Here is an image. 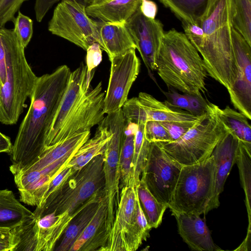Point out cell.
<instances>
[{
	"mask_svg": "<svg viewBox=\"0 0 251 251\" xmlns=\"http://www.w3.org/2000/svg\"><path fill=\"white\" fill-rule=\"evenodd\" d=\"M71 71L66 65L38 77L28 110L10 153L13 175L29 166L45 148L48 132L66 89Z\"/></svg>",
	"mask_w": 251,
	"mask_h": 251,
	"instance_id": "6da1fadb",
	"label": "cell"
},
{
	"mask_svg": "<svg viewBox=\"0 0 251 251\" xmlns=\"http://www.w3.org/2000/svg\"><path fill=\"white\" fill-rule=\"evenodd\" d=\"M197 24L204 33L199 53L207 74L228 91L237 72L231 37L230 0H209Z\"/></svg>",
	"mask_w": 251,
	"mask_h": 251,
	"instance_id": "7a4b0ae2",
	"label": "cell"
},
{
	"mask_svg": "<svg viewBox=\"0 0 251 251\" xmlns=\"http://www.w3.org/2000/svg\"><path fill=\"white\" fill-rule=\"evenodd\" d=\"M156 71L168 86L201 97L207 72L200 53L185 34L175 29L164 32L156 60Z\"/></svg>",
	"mask_w": 251,
	"mask_h": 251,
	"instance_id": "3957f363",
	"label": "cell"
},
{
	"mask_svg": "<svg viewBox=\"0 0 251 251\" xmlns=\"http://www.w3.org/2000/svg\"><path fill=\"white\" fill-rule=\"evenodd\" d=\"M103 154L93 158L74 172L40 205L45 212H54L52 243L55 248L68 224L84 204L95 194L104 191Z\"/></svg>",
	"mask_w": 251,
	"mask_h": 251,
	"instance_id": "277c9868",
	"label": "cell"
},
{
	"mask_svg": "<svg viewBox=\"0 0 251 251\" xmlns=\"http://www.w3.org/2000/svg\"><path fill=\"white\" fill-rule=\"evenodd\" d=\"M6 79L1 87L0 122L16 124L33 90L38 76L28 65L22 45L13 29L4 28Z\"/></svg>",
	"mask_w": 251,
	"mask_h": 251,
	"instance_id": "5b68a950",
	"label": "cell"
},
{
	"mask_svg": "<svg viewBox=\"0 0 251 251\" xmlns=\"http://www.w3.org/2000/svg\"><path fill=\"white\" fill-rule=\"evenodd\" d=\"M218 106L208 102L206 111L181 138L174 142H157L182 166L202 162L209 157L227 131L217 113Z\"/></svg>",
	"mask_w": 251,
	"mask_h": 251,
	"instance_id": "8992f818",
	"label": "cell"
},
{
	"mask_svg": "<svg viewBox=\"0 0 251 251\" xmlns=\"http://www.w3.org/2000/svg\"><path fill=\"white\" fill-rule=\"evenodd\" d=\"M215 175L212 155L202 162L183 166L168 208L172 213H207L214 195Z\"/></svg>",
	"mask_w": 251,
	"mask_h": 251,
	"instance_id": "52a82bcc",
	"label": "cell"
},
{
	"mask_svg": "<svg viewBox=\"0 0 251 251\" xmlns=\"http://www.w3.org/2000/svg\"><path fill=\"white\" fill-rule=\"evenodd\" d=\"M149 226L136 188L121 189L120 202L103 251H135L150 236Z\"/></svg>",
	"mask_w": 251,
	"mask_h": 251,
	"instance_id": "ba28073f",
	"label": "cell"
},
{
	"mask_svg": "<svg viewBox=\"0 0 251 251\" xmlns=\"http://www.w3.org/2000/svg\"><path fill=\"white\" fill-rule=\"evenodd\" d=\"M106 115L101 122L111 134L105 146L103 166L104 198L107 205V228L109 235L120 202V153L126 120L121 108Z\"/></svg>",
	"mask_w": 251,
	"mask_h": 251,
	"instance_id": "9c48e42d",
	"label": "cell"
},
{
	"mask_svg": "<svg viewBox=\"0 0 251 251\" xmlns=\"http://www.w3.org/2000/svg\"><path fill=\"white\" fill-rule=\"evenodd\" d=\"M85 8L75 1L61 0L49 22V31L86 51L96 42V21L89 17Z\"/></svg>",
	"mask_w": 251,
	"mask_h": 251,
	"instance_id": "30bf717a",
	"label": "cell"
},
{
	"mask_svg": "<svg viewBox=\"0 0 251 251\" xmlns=\"http://www.w3.org/2000/svg\"><path fill=\"white\" fill-rule=\"evenodd\" d=\"M182 166L169 155L158 143H150L141 178L157 201L168 206Z\"/></svg>",
	"mask_w": 251,
	"mask_h": 251,
	"instance_id": "8fae6325",
	"label": "cell"
},
{
	"mask_svg": "<svg viewBox=\"0 0 251 251\" xmlns=\"http://www.w3.org/2000/svg\"><path fill=\"white\" fill-rule=\"evenodd\" d=\"M136 49L111 58L108 86L104 98L105 114L120 109L128 99L129 91L140 71V61Z\"/></svg>",
	"mask_w": 251,
	"mask_h": 251,
	"instance_id": "7c38bea8",
	"label": "cell"
},
{
	"mask_svg": "<svg viewBox=\"0 0 251 251\" xmlns=\"http://www.w3.org/2000/svg\"><path fill=\"white\" fill-rule=\"evenodd\" d=\"M104 96L101 81L90 88L62 126L53 145L75 134L90 131L92 127L99 125L105 117Z\"/></svg>",
	"mask_w": 251,
	"mask_h": 251,
	"instance_id": "4fadbf2b",
	"label": "cell"
},
{
	"mask_svg": "<svg viewBox=\"0 0 251 251\" xmlns=\"http://www.w3.org/2000/svg\"><path fill=\"white\" fill-rule=\"evenodd\" d=\"M231 37L236 63L234 83L228 90L231 102L239 112L251 120V46L233 27Z\"/></svg>",
	"mask_w": 251,
	"mask_h": 251,
	"instance_id": "5bb4252c",
	"label": "cell"
},
{
	"mask_svg": "<svg viewBox=\"0 0 251 251\" xmlns=\"http://www.w3.org/2000/svg\"><path fill=\"white\" fill-rule=\"evenodd\" d=\"M148 72L156 71V60L164 33L161 22L145 17L140 7L125 23Z\"/></svg>",
	"mask_w": 251,
	"mask_h": 251,
	"instance_id": "9a60e30c",
	"label": "cell"
},
{
	"mask_svg": "<svg viewBox=\"0 0 251 251\" xmlns=\"http://www.w3.org/2000/svg\"><path fill=\"white\" fill-rule=\"evenodd\" d=\"M92 78V74L88 73L87 65L83 62L71 72L66 89L48 132L45 149L53 145L62 126L90 88Z\"/></svg>",
	"mask_w": 251,
	"mask_h": 251,
	"instance_id": "2e32d148",
	"label": "cell"
},
{
	"mask_svg": "<svg viewBox=\"0 0 251 251\" xmlns=\"http://www.w3.org/2000/svg\"><path fill=\"white\" fill-rule=\"evenodd\" d=\"M240 143L238 138L227 129L212 152L216 166L215 183L214 195L208 212L220 205V195L224 190L225 182L233 166L236 163Z\"/></svg>",
	"mask_w": 251,
	"mask_h": 251,
	"instance_id": "e0dca14e",
	"label": "cell"
},
{
	"mask_svg": "<svg viewBox=\"0 0 251 251\" xmlns=\"http://www.w3.org/2000/svg\"><path fill=\"white\" fill-rule=\"evenodd\" d=\"M178 232L183 240L193 251H222L213 242L205 221L196 214L173 212Z\"/></svg>",
	"mask_w": 251,
	"mask_h": 251,
	"instance_id": "ac0fdd59",
	"label": "cell"
},
{
	"mask_svg": "<svg viewBox=\"0 0 251 251\" xmlns=\"http://www.w3.org/2000/svg\"><path fill=\"white\" fill-rule=\"evenodd\" d=\"M107 220V205L104 196L94 217L70 251H103L108 238Z\"/></svg>",
	"mask_w": 251,
	"mask_h": 251,
	"instance_id": "d6986e66",
	"label": "cell"
},
{
	"mask_svg": "<svg viewBox=\"0 0 251 251\" xmlns=\"http://www.w3.org/2000/svg\"><path fill=\"white\" fill-rule=\"evenodd\" d=\"M56 174L48 168L26 170L14 175L20 201L38 206L46 193L49 183Z\"/></svg>",
	"mask_w": 251,
	"mask_h": 251,
	"instance_id": "ffe728a7",
	"label": "cell"
},
{
	"mask_svg": "<svg viewBox=\"0 0 251 251\" xmlns=\"http://www.w3.org/2000/svg\"><path fill=\"white\" fill-rule=\"evenodd\" d=\"M96 43L109 59L123 54L136 46L125 24L96 22Z\"/></svg>",
	"mask_w": 251,
	"mask_h": 251,
	"instance_id": "44dd1931",
	"label": "cell"
},
{
	"mask_svg": "<svg viewBox=\"0 0 251 251\" xmlns=\"http://www.w3.org/2000/svg\"><path fill=\"white\" fill-rule=\"evenodd\" d=\"M137 98L146 113L147 121L191 122L197 121L201 116L174 106L168 100L159 101L147 93H139Z\"/></svg>",
	"mask_w": 251,
	"mask_h": 251,
	"instance_id": "7402d4cb",
	"label": "cell"
},
{
	"mask_svg": "<svg viewBox=\"0 0 251 251\" xmlns=\"http://www.w3.org/2000/svg\"><path fill=\"white\" fill-rule=\"evenodd\" d=\"M104 196V191L98 192L84 204L68 224L54 251H70L75 241L94 217Z\"/></svg>",
	"mask_w": 251,
	"mask_h": 251,
	"instance_id": "603a6c76",
	"label": "cell"
},
{
	"mask_svg": "<svg viewBox=\"0 0 251 251\" xmlns=\"http://www.w3.org/2000/svg\"><path fill=\"white\" fill-rule=\"evenodd\" d=\"M141 0H109L88 5L85 10L89 16L100 21L125 24L137 10Z\"/></svg>",
	"mask_w": 251,
	"mask_h": 251,
	"instance_id": "cb8c5ba5",
	"label": "cell"
},
{
	"mask_svg": "<svg viewBox=\"0 0 251 251\" xmlns=\"http://www.w3.org/2000/svg\"><path fill=\"white\" fill-rule=\"evenodd\" d=\"M90 131L76 134L46 148L33 163L22 172L41 170L50 165L68 153L78 150L90 138Z\"/></svg>",
	"mask_w": 251,
	"mask_h": 251,
	"instance_id": "d4e9b609",
	"label": "cell"
},
{
	"mask_svg": "<svg viewBox=\"0 0 251 251\" xmlns=\"http://www.w3.org/2000/svg\"><path fill=\"white\" fill-rule=\"evenodd\" d=\"M111 136L110 132L101 122L98 125L94 136L87 140L77 150L67 165L76 171L95 157L103 154L106 144Z\"/></svg>",
	"mask_w": 251,
	"mask_h": 251,
	"instance_id": "484cf974",
	"label": "cell"
},
{
	"mask_svg": "<svg viewBox=\"0 0 251 251\" xmlns=\"http://www.w3.org/2000/svg\"><path fill=\"white\" fill-rule=\"evenodd\" d=\"M32 215V212L20 202L12 191L0 190V227H18Z\"/></svg>",
	"mask_w": 251,
	"mask_h": 251,
	"instance_id": "4316f807",
	"label": "cell"
},
{
	"mask_svg": "<svg viewBox=\"0 0 251 251\" xmlns=\"http://www.w3.org/2000/svg\"><path fill=\"white\" fill-rule=\"evenodd\" d=\"M138 124L126 121L120 153V190L124 187H135L132 173L134 137Z\"/></svg>",
	"mask_w": 251,
	"mask_h": 251,
	"instance_id": "83f0119b",
	"label": "cell"
},
{
	"mask_svg": "<svg viewBox=\"0 0 251 251\" xmlns=\"http://www.w3.org/2000/svg\"><path fill=\"white\" fill-rule=\"evenodd\" d=\"M217 113L228 130L251 151V126L248 118L229 106L224 109L218 106Z\"/></svg>",
	"mask_w": 251,
	"mask_h": 251,
	"instance_id": "f1b7e54d",
	"label": "cell"
},
{
	"mask_svg": "<svg viewBox=\"0 0 251 251\" xmlns=\"http://www.w3.org/2000/svg\"><path fill=\"white\" fill-rule=\"evenodd\" d=\"M135 188L140 206L149 226L151 229L158 227L168 206L157 201L141 178Z\"/></svg>",
	"mask_w": 251,
	"mask_h": 251,
	"instance_id": "f546056e",
	"label": "cell"
},
{
	"mask_svg": "<svg viewBox=\"0 0 251 251\" xmlns=\"http://www.w3.org/2000/svg\"><path fill=\"white\" fill-rule=\"evenodd\" d=\"M181 21L192 24L203 13L209 0H159Z\"/></svg>",
	"mask_w": 251,
	"mask_h": 251,
	"instance_id": "4dcf8cb0",
	"label": "cell"
},
{
	"mask_svg": "<svg viewBox=\"0 0 251 251\" xmlns=\"http://www.w3.org/2000/svg\"><path fill=\"white\" fill-rule=\"evenodd\" d=\"M232 26L251 46V0H230Z\"/></svg>",
	"mask_w": 251,
	"mask_h": 251,
	"instance_id": "1f68e13d",
	"label": "cell"
},
{
	"mask_svg": "<svg viewBox=\"0 0 251 251\" xmlns=\"http://www.w3.org/2000/svg\"><path fill=\"white\" fill-rule=\"evenodd\" d=\"M241 185L245 194V203L251 227V151L241 142L236 159Z\"/></svg>",
	"mask_w": 251,
	"mask_h": 251,
	"instance_id": "d6a6232c",
	"label": "cell"
},
{
	"mask_svg": "<svg viewBox=\"0 0 251 251\" xmlns=\"http://www.w3.org/2000/svg\"><path fill=\"white\" fill-rule=\"evenodd\" d=\"M144 125L145 123H143L138 124V127L134 137L132 173L135 187L140 181L150 145V143L146 139L144 136Z\"/></svg>",
	"mask_w": 251,
	"mask_h": 251,
	"instance_id": "836d02e7",
	"label": "cell"
},
{
	"mask_svg": "<svg viewBox=\"0 0 251 251\" xmlns=\"http://www.w3.org/2000/svg\"><path fill=\"white\" fill-rule=\"evenodd\" d=\"M13 28L23 46L25 48L33 34V21L28 16L18 12L13 22Z\"/></svg>",
	"mask_w": 251,
	"mask_h": 251,
	"instance_id": "e575fe53",
	"label": "cell"
},
{
	"mask_svg": "<svg viewBox=\"0 0 251 251\" xmlns=\"http://www.w3.org/2000/svg\"><path fill=\"white\" fill-rule=\"evenodd\" d=\"M123 115L127 121L137 124L147 121L146 113L140 104L137 97L127 99L122 108Z\"/></svg>",
	"mask_w": 251,
	"mask_h": 251,
	"instance_id": "d590c367",
	"label": "cell"
},
{
	"mask_svg": "<svg viewBox=\"0 0 251 251\" xmlns=\"http://www.w3.org/2000/svg\"><path fill=\"white\" fill-rule=\"evenodd\" d=\"M144 136L150 143L171 142L167 130L158 121L151 120L145 123Z\"/></svg>",
	"mask_w": 251,
	"mask_h": 251,
	"instance_id": "8d00e7d4",
	"label": "cell"
},
{
	"mask_svg": "<svg viewBox=\"0 0 251 251\" xmlns=\"http://www.w3.org/2000/svg\"><path fill=\"white\" fill-rule=\"evenodd\" d=\"M27 0H0V27H3L9 22H13L15 14L21 6Z\"/></svg>",
	"mask_w": 251,
	"mask_h": 251,
	"instance_id": "74e56055",
	"label": "cell"
},
{
	"mask_svg": "<svg viewBox=\"0 0 251 251\" xmlns=\"http://www.w3.org/2000/svg\"><path fill=\"white\" fill-rule=\"evenodd\" d=\"M184 34L198 51L201 50L204 42V33L198 24L181 21Z\"/></svg>",
	"mask_w": 251,
	"mask_h": 251,
	"instance_id": "f35d334b",
	"label": "cell"
},
{
	"mask_svg": "<svg viewBox=\"0 0 251 251\" xmlns=\"http://www.w3.org/2000/svg\"><path fill=\"white\" fill-rule=\"evenodd\" d=\"M19 243L16 228L0 227V251H15Z\"/></svg>",
	"mask_w": 251,
	"mask_h": 251,
	"instance_id": "ab89813d",
	"label": "cell"
},
{
	"mask_svg": "<svg viewBox=\"0 0 251 251\" xmlns=\"http://www.w3.org/2000/svg\"><path fill=\"white\" fill-rule=\"evenodd\" d=\"M197 121L185 122H163L160 123L167 130L171 138V142H174L183 136Z\"/></svg>",
	"mask_w": 251,
	"mask_h": 251,
	"instance_id": "60d3db41",
	"label": "cell"
},
{
	"mask_svg": "<svg viewBox=\"0 0 251 251\" xmlns=\"http://www.w3.org/2000/svg\"><path fill=\"white\" fill-rule=\"evenodd\" d=\"M168 101L174 106L184 109L192 114L190 95L180 94L177 92L164 93Z\"/></svg>",
	"mask_w": 251,
	"mask_h": 251,
	"instance_id": "b9f144b4",
	"label": "cell"
},
{
	"mask_svg": "<svg viewBox=\"0 0 251 251\" xmlns=\"http://www.w3.org/2000/svg\"><path fill=\"white\" fill-rule=\"evenodd\" d=\"M86 57V65L88 73H91L92 70L97 66L101 60V49L96 42L90 45L87 50Z\"/></svg>",
	"mask_w": 251,
	"mask_h": 251,
	"instance_id": "7bdbcfd3",
	"label": "cell"
},
{
	"mask_svg": "<svg viewBox=\"0 0 251 251\" xmlns=\"http://www.w3.org/2000/svg\"><path fill=\"white\" fill-rule=\"evenodd\" d=\"M6 79V47L4 27H0V83L1 87Z\"/></svg>",
	"mask_w": 251,
	"mask_h": 251,
	"instance_id": "ee69618b",
	"label": "cell"
},
{
	"mask_svg": "<svg viewBox=\"0 0 251 251\" xmlns=\"http://www.w3.org/2000/svg\"><path fill=\"white\" fill-rule=\"evenodd\" d=\"M61 0H35L34 10L36 19L41 22L52 6Z\"/></svg>",
	"mask_w": 251,
	"mask_h": 251,
	"instance_id": "f6af8a7d",
	"label": "cell"
},
{
	"mask_svg": "<svg viewBox=\"0 0 251 251\" xmlns=\"http://www.w3.org/2000/svg\"><path fill=\"white\" fill-rule=\"evenodd\" d=\"M140 9L146 17L154 19L157 12V6L155 2L151 0H141Z\"/></svg>",
	"mask_w": 251,
	"mask_h": 251,
	"instance_id": "bcb514c9",
	"label": "cell"
},
{
	"mask_svg": "<svg viewBox=\"0 0 251 251\" xmlns=\"http://www.w3.org/2000/svg\"><path fill=\"white\" fill-rule=\"evenodd\" d=\"M13 147L9 137L0 131V153L6 152L10 154Z\"/></svg>",
	"mask_w": 251,
	"mask_h": 251,
	"instance_id": "7dc6e473",
	"label": "cell"
},
{
	"mask_svg": "<svg viewBox=\"0 0 251 251\" xmlns=\"http://www.w3.org/2000/svg\"><path fill=\"white\" fill-rule=\"evenodd\" d=\"M87 0V6H88V5L99 4L101 3L102 2H104L105 1H108L109 0Z\"/></svg>",
	"mask_w": 251,
	"mask_h": 251,
	"instance_id": "c3c4849f",
	"label": "cell"
},
{
	"mask_svg": "<svg viewBox=\"0 0 251 251\" xmlns=\"http://www.w3.org/2000/svg\"><path fill=\"white\" fill-rule=\"evenodd\" d=\"M69 0V1H74L79 4L83 5L86 7L87 6V0Z\"/></svg>",
	"mask_w": 251,
	"mask_h": 251,
	"instance_id": "681fc988",
	"label": "cell"
},
{
	"mask_svg": "<svg viewBox=\"0 0 251 251\" xmlns=\"http://www.w3.org/2000/svg\"><path fill=\"white\" fill-rule=\"evenodd\" d=\"M1 89V85L0 83V100Z\"/></svg>",
	"mask_w": 251,
	"mask_h": 251,
	"instance_id": "f907efd6",
	"label": "cell"
},
{
	"mask_svg": "<svg viewBox=\"0 0 251 251\" xmlns=\"http://www.w3.org/2000/svg\"></svg>",
	"mask_w": 251,
	"mask_h": 251,
	"instance_id": "816d5d0a",
	"label": "cell"
}]
</instances>
